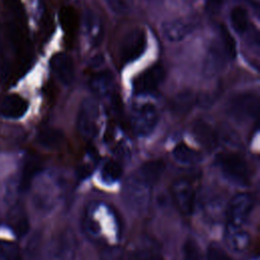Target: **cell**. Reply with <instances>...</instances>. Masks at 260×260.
Returning a JSON list of instances; mask_svg holds the SVG:
<instances>
[{
	"label": "cell",
	"instance_id": "obj_1",
	"mask_svg": "<svg viewBox=\"0 0 260 260\" xmlns=\"http://www.w3.org/2000/svg\"><path fill=\"white\" fill-rule=\"evenodd\" d=\"M151 185L144 181L136 172L127 178L122 189V198L129 209L136 213H143L147 210Z\"/></svg>",
	"mask_w": 260,
	"mask_h": 260
},
{
	"label": "cell",
	"instance_id": "obj_2",
	"mask_svg": "<svg viewBox=\"0 0 260 260\" xmlns=\"http://www.w3.org/2000/svg\"><path fill=\"white\" fill-rule=\"evenodd\" d=\"M216 164L222 175L239 186L250 184V169L246 159L239 153L225 151L216 155Z\"/></svg>",
	"mask_w": 260,
	"mask_h": 260
},
{
	"label": "cell",
	"instance_id": "obj_3",
	"mask_svg": "<svg viewBox=\"0 0 260 260\" xmlns=\"http://www.w3.org/2000/svg\"><path fill=\"white\" fill-rule=\"evenodd\" d=\"M226 113L238 122L256 119L259 113V96L251 91L236 93L226 103Z\"/></svg>",
	"mask_w": 260,
	"mask_h": 260
},
{
	"label": "cell",
	"instance_id": "obj_4",
	"mask_svg": "<svg viewBox=\"0 0 260 260\" xmlns=\"http://www.w3.org/2000/svg\"><path fill=\"white\" fill-rule=\"evenodd\" d=\"M158 112L155 106L146 103L136 106L131 113V127L133 132L140 137L148 136L155 129L158 122Z\"/></svg>",
	"mask_w": 260,
	"mask_h": 260
},
{
	"label": "cell",
	"instance_id": "obj_5",
	"mask_svg": "<svg viewBox=\"0 0 260 260\" xmlns=\"http://www.w3.org/2000/svg\"><path fill=\"white\" fill-rule=\"evenodd\" d=\"M147 46V38L144 29L136 27L129 30L122 39L119 53L124 63H130L142 56Z\"/></svg>",
	"mask_w": 260,
	"mask_h": 260
},
{
	"label": "cell",
	"instance_id": "obj_6",
	"mask_svg": "<svg viewBox=\"0 0 260 260\" xmlns=\"http://www.w3.org/2000/svg\"><path fill=\"white\" fill-rule=\"evenodd\" d=\"M100 112L98 104L90 99L81 102L77 115V128L85 138H93L99 132Z\"/></svg>",
	"mask_w": 260,
	"mask_h": 260
},
{
	"label": "cell",
	"instance_id": "obj_7",
	"mask_svg": "<svg viewBox=\"0 0 260 260\" xmlns=\"http://www.w3.org/2000/svg\"><path fill=\"white\" fill-rule=\"evenodd\" d=\"M171 193L178 209L183 214L189 215L194 211L196 192L189 179L179 178L175 180L171 186Z\"/></svg>",
	"mask_w": 260,
	"mask_h": 260
},
{
	"label": "cell",
	"instance_id": "obj_8",
	"mask_svg": "<svg viewBox=\"0 0 260 260\" xmlns=\"http://www.w3.org/2000/svg\"><path fill=\"white\" fill-rule=\"evenodd\" d=\"M254 200L248 193H238L232 197L226 207L228 224L242 226L251 214Z\"/></svg>",
	"mask_w": 260,
	"mask_h": 260
},
{
	"label": "cell",
	"instance_id": "obj_9",
	"mask_svg": "<svg viewBox=\"0 0 260 260\" xmlns=\"http://www.w3.org/2000/svg\"><path fill=\"white\" fill-rule=\"evenodd\" d=\"M165 69L159 64L151 65L137 74L133 81V89L137 94H147L154 92L165 79Z\"/></svg>",
	"mask_w": 260,
	"mask_h": 260
},
{
	"label": "cell",
	"instance_id": "obj_10",
	"mask_svg": "<svg viewBox=\"0 0 260 260\" xmlns=\"http://www.w3.org/2000/svg\"><path fill=\"white\" fill-rule=\"evenodd\" d=\"M195 26L194 19L176 18L161 24V34L167 41L177 43L187 38L195 29Z\"/></svg>",
	"mask_w": 260,
	"mask_h": 260
},
{
	"label": "cell",
	"instance_id": "obj_11",
	"mask_svg": "<svg viewBox=\"0 0 260 260\" xmlns=\"http://www.w3.org/2000/svg\"><path fill=\"white\" fill-rule=\"evenodd\" d=\"M51 69L57 79L64 85H70L74 79V64L72 58L65 53L55 54L50 61Z\"/></svg>",
	"mask_w": 260,
	"mask_h": 260
},
{
	"label": "cell",
	"instance_id": "obj_12",
	"mask_svg": "<svg viewBox=\"0 0 260 260\" xmlns=\"http://www.w3.org/2000/svg\"><path fill=\"white\" fill-rule=\"evenodd\" d=\"M229 59L220 41H214L210 44L204 61V72L208 76H213L220 72L224 65L225 60Z\"/></svg>",
	"mask_w": 260,
	"mask_h": 260
},
{
	"label": "cell",
	"instance_id": "obj_13",
	"mask_svg": "<svg viewBox=\"0 0 260 260\" xmlns=\"http://www.w3.org/2000/svg\"><path fill=\"white\" fill-rule=\"evenodd\" d=\"M192 133L197 142L207 150H213L218 144L217 133L214 128L203 120H197L192 125Z\"/></svg>",
	"mask_w": 260,
	"mask_h": 260
},
{
	"label": "cell",
	"instance_id": "obj_14",
	"mask_svg": "<svg viewBox=\"0 0 260 260\" xmlns=\"http://www.w3.org/2000/svg\"><path fill=\"white\" fill-rule=\"evenodd\" d=\"M250 235L241 226L226 225L224 233V241L226 246L234 252L242 253L248 249L250 245Z\"/></svg>",
	"mask_w": 260,
	"mask_h": 260
},
{
	"label": "cell",
	"instance_id": "obj_15",
	"mask_svg": "<svg viewBox=\"0 0 260 260\" xmlns=\"http://www.w3.org/2000/svg\"><path fill=\"white\" fill-rule=\"evenodd\" d=\"M28 104L22 96L12 93L5 96L0 106V112L3 116L10 119L21 118L27 111Z\"/></svg>",
	"mask_w": 260,
	"mask_h": 260
},
{
	"label": "cell",
	"instance_id": "obj_16",
	"mask_svg": "<svg viewBox=\"0 0 260 260\" xmlns=\"http://www.w3.org/2000/svg\"><path fill=\"white\" fill-rule=\"evenodd\" d=\"M89 87L100 98L111 95L115 87L113 74L109 71H100L93 74L89 80Z\"/></svg>",
	"mask_w": 260,
	"mask_h": 260
},
{
	"label": "cell",
	"instance_id": "obj_17",
	"mask_svg": "<svg viewBox=\"0 0 260 260\" xmlns=\"http://www.w3.org/2000/svg\"><path fill=\"white\" fill-rule=\"evenodd\" d=\"M41 169L42 164L37 156L30 155L25 158L19 178V190L21 192H25L28 190L34 178L41 171Z\"/></svg>",
	"mask_w": 260,
	"mask_h": 260
},
{
	"label": "cell",
	"instance_id": "obj_18",
	"mask_svg": "<svg viewBox=\"0 0 260 260\" xmlns=\"http://www.w3.org/2000/svg\"><path fill=\"white\" fill-rule=\"evenodd\" d=\"M84 30L90 41L94 46L99 45L103 39V24L102 21L93 11H86L83 17Z\"/></svg>",
	"mask_w": 260,
	"mask_h": 260
},
{
	"label": "cell",
	"instance_id": "obj_19",
	"mask_svg": "<svg viewBox=\"0 0 260 260\" xmlns=\"http://www.w3.org/2000/svg\"><path fill=\"white\" fill-rule=\"evenodd\" d=\"M77 251V240L70 230L64 231L58 241V257L61 260H73Z\"/></svg>",
	"mask_w": 260,
	"mask_h": 260
},
{
	"label": "cell",
	"instance_id": "obj_20",
	"mask_svg": "<svg viewBox=\"0 0 260 260\" xmlns=\"http://www.w3.org/2000/svg\"><path fill=\"white\" fill-rule=\"evenodd\" d=\"M64 141V134L61 130L53 127H46L39 131L37 142L44 148L56 149Z\"/></svg>",
	"mask_w": 260,
	"mask_h": 260
},
{
	"label": "cell",
	"instance_id": "obj_21",
	"mask_svg": "<svg viewBox=\"0 0 260 260\" xmlns=\"http://www.w3.org/2000/svg\"><path fill=\"white\" fill-rule=\"evenodd\" d=\"M165 170V162L161 159H153L144 162L136 173L144 181L153 186L161 177Z\"/></svg>",
	"mask_w": 260,
	"mask_h": 260
},
{
	"label": "cell",
	"instance_id": "obj_22",
	"mask_svg": "<svg viewBox=\"0 0 260 260\" xmlns=\"http://www.w3.org/2000/svg\"><path fill=\"white\" fill-rule=\"evenodd\" d=\"M173 156L174 158L182 165L190 166L196 165L202 159V155L199 151L195 150L194 148L190 147L189 145L181 142L178 143L173 149Z\"/></svg>",
	"mask_w": 260,
	"mask_h": 260
},
{
	"label": "cell",
	"instance_id": "obj_23",
	"mask_svg": "<svg viewBox=\"0 0 260 260\" xmlns=\"http://www.w3.org/2000/svg\"><path fill=\"white\" fill-rule=\"evenodd\" d=\"M196 104V94L191 90L179 92L171 102V109L178 115H185Z\"/></svg>",
	"mask_w": 260,
	"mask_h": 260
},
{
	"label": "cell",
	"instance_id": "obj_24",
	"mask_svg": "<svg viewBox=\"0 0 260 260\" xmlns=\"http://www.w3.org/2000/svg\"><path fill=\"white\" fill-rule=\"evenodd\" d=\"M158 254V249L153 242L144 241L133 249L129 260H157Z\"/></svg>",
	"mask_w": 260,
	"mask_h": 260
},
{
	"label": "cell",
	"instance_id": "obj_25",
	"mask_svg": "<svg viewBox=\"0 0 260 260\" xmlns=\"http://www.w3.org/2000/svg\"><path fill=\"white\" fill-rule=\"evenodd\" d=\"M230 20L236 32L243 35L249 28V16L247 10L242 6H235L230 12Z\"/></svg>",
	"mask_w": 260,
	"mask_h": 260
},
{
	"label": "cell",
	"instance_id": "obj_26",
	"mask_svg": "<svg viewBox=\"0 0 260 260\" xmlns=\"http://www.w3.org/2000/svg\"><path fill=\"white\" fill-rule=\"evenodd\" d=\"M122 173H123V171H122L121 165L114 159L107 160L104 164L102 171H101L103 181L108 184L117 182L121 178Z\"/></svg>",
	"mask_w": 260,
	"mask_h": 260
},
{
	"label": "cell",
	"instance_id": "obj_27",
	"mask_svg": "<svg viewBox=\"0 0 260 260\" xmlns=\"http://www.w3.org/2000/svg\"><path fill=\"white\" fill-rule=\"evenodd\" d=\"M10 221H11V228L17 237L21 238L26 235L29 229V222L23 210L21 209L15 210V212L10 217Z\"/></svg>",
	"mask_w": 260,
	"mask_h": 260
},
{
	"label": "cell",
	"instance_id": "obj_28",
	"mask_svg": "<svg viewBox=\"0 0 260 260\" xmlns=\"http://www.w3.org/2000/svg\"><path fill=\"white\" fill-rule=\"evenodd\" d=\"M182 260H203L201 249L192 237L187 238L183 244Z\"/></svg>",
	"mask_w": 260,
	"mask_h": 260
},
{
	"label": "cell",
	"instance_id": "obj_29",
	"mask_svg": "<svg viewBox=\"0 0 260 260\" xmlns=\"http://www.w3.org/2000/svg\"><path fill=\"white\" fill-rule=\"evenodd\" d=\"M0 260H21L19 247L7 240H0Z\"/></svg>",
	"mask_w": 260,
	"mask_h": 260
},
{
	"label": "cell",
	"instance_id": "obj_30",
	"mask_svg": "<svg viewBox=\"0 0 260 260\" xmlns=\"http://www.w3.org/2000/svg\"><path fill=\"white\" fill-rule=\"evenodd\" d=\"M220 43L224 49V52L229 59L233 60L237 56V46L235 39L231 35V32L228 30L225 26L220 27Z\"/></svg>",
	"mask_w": 260,
	"mask_h": 260
},
{
	"label": "cell",
	"instance_id": "obj_31",
	"mask_svg": "<svg viewBox=\"0 0 260 260\" xmlns=\"http://www.w3.org/2000/svg\"><path fill=\"white\" fill-rule=\"evenodd\" d=\"M108 8L117 15L129 14L134 7V0H104Z\"/></svg>",
	"mask_w": 260,
	"mask_h": 260
},
{
	"label": "cell",
	"instance_id": "obj_32",
	"mask_svg": "<svg viewBox=\"0 0 260 260\" xmlns=\"http://www.w3.org/2000/svg\"><path fill=\"white\" fill-rule=\"evenodd\" d=\"M207 260H233V258L219 245L210 243L207 249Z\"/></svg>",
	"mask_w": 260,
	"mask_h": 260
},
{
	"label": "cell",
	"instance_id": "obj_33",
	"mask_svg": "<svg viewBox=\"0 0 260 260\" xmlns=\"http://www.w3.org/2000/svg\"><path fill=\"white\" fill-rule=\"evenodd\" d=\"M101 260H123V252L117 246H108L102 251Z\"/></svg>",
	"mask_w": 260,
	"mask_h": 260
},
{
	"label": "cell",
	"instance_id": "obj_34",
	"mask_svg": "<svg viewBox=\"0 0 260 260\" xmlns=\"http://www.w3.org/2000/svg\"><path fill=\"white\" fill-rule=\"evenodd\" d=\"M2 59H3V43H2V34L0 28V67L3 65Z\"/></svg>",
	"mask_w": 260,
	"mask_h": 260
},
{
	"label": "cell",
	"instance_id": "obj_35",
	"mask_svg": "<svg viewBox=\"0 0 260 260\" xmlns=\"http://www.w3.org/2000/svg\"><path fill=\"white\" fill-rule=\"evenodd\" d=\"M251 5H253L256 9L259 8V3H260V0H247Z\"/></svg>",
	"mask_w": 260,
	"mask_h": 260
}]
</instances>
